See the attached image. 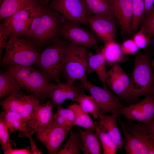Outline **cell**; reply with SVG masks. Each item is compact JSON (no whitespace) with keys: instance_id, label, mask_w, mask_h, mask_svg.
Segmentation results:
<instances>
[{"instance_id":"74e56055","label":"cell","mask_w":154,"mask_h":154,"mask_svg":"<svg viewBox=\"0 0 154 154\" xmlns=\"http://www.w3.org/2000/svg\"><path fill=\"white\" fill-rule=\"evenodd\" d=\"M11 32L9 28L6 25L2 23L0 24V58L1 56L3 50L10 38Z\"/></svg>"},{"instance_id":"8992f818","label":"cell","mask_w":154,"mask_h":154,"mask_svg":"<svg viewBox=\"0 0 154 154\" xmlns=\"http://www.w3.org/2000/svg\"><path fill=\"white\" fill-rule=\"evenodd\" d=\"M87 48L76 45L67 41L65 43V59L63 71L67 83L86 79L85 73L89 53Z\"/></svg>"},{"instance_id":"2e32d148","label":"cell","mask_w":154,"mask_h":154,"mask_svg":"<svg viewBox=\"0 0 154 154\" xmlns=\"http://www.w3.org/2000/svg\"><path fill=\"white\" fill-rule=\"evenodd\" d=\"M110 3L115 19L121 27V35L128 37L133 33V0H110Z\"/></svg>"},{"instance_id":"8d00e7d4","label":"cell","mask_w":154,"mask_h":154,"mask_svg":"<svg viewBox=\"0 0 154 154\" xmlns=\"http://www.w3.org/2000/svg\"><path fill=\"white\" fill-rule=\"evenodd\" d=\"M152 38L154 36V5L144 14L141 21Z\"/></svg>"},{"instance_id":"8fae6325","label":"cell","mask_w":154,"mask_h":154,"mask_svg":"<svg viewBox=\"0 0 154 154\" xmlns=\"http://www.w3.org/2000/svg\"><path fill=\"white\" fill-rule=\"evenodd\" d=\"M106 84L120 100L129 102L133 101L130 86L128 74L117 63L106 72Z\"/></svg>"},{"instance_id":"9a60e30c","label":"cell","mask_w":154,"mask_h":154,"mask_svg":"<svg viewBox=\"0 0 154 154\" xmlns=\"http://www.w3.org/2000/svg\"><path fill=\"white\" fill-rule=\"evenodd\" d=\"M86 21L89 28L104 43L115 40L117 31L114 18L105 15H96L86 16Z\"/></svg>"},{"instance_id":"52a82bcc","label":"cell","mask_w":154,"mask_h":154,"mask_svg":"<svg viewBox=\"0 0 154 154\" xmlns=\"http://www.w3.org/2000/svg\"><path fill=\"white\" fill-rule=\"evenodd\" d=\"M40 100L35 94H27L20 90L1 101L0 106L3 110L18 114L25 123L31 118L35 109L40 104Z\"/></svg>"},{"instance_id":"d6986e66","label":"cell","mask_w":154,"mask_h":154,"mask_svg":"<svg viewBox=\"0 0 154 154\" xmlns=\"http://www.w3.org/2000/svg\"><path fill=\"white\" fill-rule=\"evenodd\" d=\"M117 113L111 115L99 113L98 118L106 131L113 141L117 149H121L123 145V135L117 124V120L120 116Z\"/></svg>"},{"instance_id":"277c9868","label":"cell","mask_w":154,"mask_h":154,"mask_svg":"<svg viewBox=\"0 0 154 154\" xmlns=\"http://www.w3.org/2000/svg\"><path fill=\"white\" fill-rule=\"evenodd\" d=\"M37 47L25 37H10L0 63L4 66L13 64L31 66L36 64L40 53Z\"/></svg>"},{"instance_id":"4fadbf2b","label":"cell","mask_w":154,"mask_h":154,"mask_svg":"<svg viewBox=\"0 0 154 154\" xmlns=\"http://www.w3.org/2000/svg\"><path fill=\"white\" fill-rule=\"evenodd\" d=\"M54 107L49 101L42 105L39 104L35 109L31 119L24 123L23 131L21 133L23 135L30 139L32 138V135L50 127L53 121Z\"/></svg>"},{"instance_id":"4316f807","label":"cell","mask_w":154,"mask_h":154,"mask_svg":"<svg viewBox=\"0 0 154 154\" xmlns=\"http://www.w3.org/2000/svg\"><path fill=\"white\" fill-rule=\"evenodd\" d=\"M21 87L12 75L8 71L0 72V98L7 97L20 90Z\"/></svg>"},{"instance_id":"f1b7e54d","label":"cell","mask_w":154,"mask_h":154,"mask_svg":"<svg viewBox=\"0 0 154 154\" xmlns=\"http://www.w3.org/2000/svg\"><path fill=\"white\" fill-rule=\"evenodd\" d=\"M125 127L130 133L138 138L148 148L149 154H154V140L151 138L147 133L138 122L129 123L124 121Z\"/></svg>"},{"instance_id":"d590c367","label":"cell","mask_w":154,"mask_h":154,"mask_svg":"<svg viewBox=\"0 0 154 154\" xmlns=\"http://www.w3.org/2000/svg\"><path fill=\"white\" fill-rule=\"evenodd\" d=\"M9 133L7 125L0 119V143L5 154L12 148L9 141Z\"/></svg>"},{"instance_id":"9c48e42d","label":"cell","mask_w":154,"mask_h":154,"mask_svg":"<svg viewBox=\"0 0 154 154\" xmlns=\"http://www.w3.org/2000/svg\"><path fill=\"white\" fill-rule=\"evenodd\" d=\"M66 19L61 28V37L76 45L97 50L100 40L94 33Z\"/></svg>"},{"instance_id":"603a6c76","label":"cell","mask_w":154,"mask_h":154,"mask_svg":"<svg viewBox=\"0 0 154 154\" xmlns=\"http://www.w3.org/2000/svg\"><path fill=\"white\" fill-rule=\"evenodd\" d=\"M82 142L84 154H102V146L99 136L96 132L83 131L78 128Z\"/></svg>"},{"instance_id":"f6af8a7d","label":"cell","mask_w":154,"mask_h":154,"mask_svg":"<svg viewBox=\"0 0 154 154\" xmlns=\"http://www.w3.org/2000/svg\"><path fill=\"white\" fill-rule=\"evenodd\" d=\"M43 0L46 3H48L50 1H51V0Z\"/></svg>"},{"instance_id":"5bb4252c","label":"cell","mask_w":154,"mask_h":154,"mask_svg":"<svg viewBox=\"0 0 154 154\" xmlns=\"http://www.w3.org/2000/svg\"><path fill=\"white\" fill-rule=\"evenodd\" d=\"M130 122L137 121L141 124H147L154 117V99L149 96L139 102L127 106H124L118 112Z\"/></svg>"},{"instance_id":"44dd1931","label":"cell","mask_w":154,"mask_h":154,"mask_svg":"<svg viewBox=\"0 0 154 154\" xmlns=\"http://www.w3.org/2000/svg\"><path fill=\"white\" fill-rule=\"evenodd\" d=\"M123 138L124 149L127 154H149L148 148L126 129L123 121L119 120Z\"/></svg>"},{"instance_id":"7a4b0ae2","label":"cell","mask_w":154,"mask_h":154,"mask_svg":"<svg viewBox=\"0 0 154 154\" xmlns=\"http://www.w3.org/2000/svg\"><path fill=\"white\" fill-rule=\"evenodd\" d=\"M130 84L133 101L142 96L154 99V72L148 51H138L135 54Z\"/></svg>"},{"instance_id":"5b68a950","label":"cell","mask_w":154,"mask_h":154,"mask_svg":"<svg viewBox=\"0 0 154 154\" xmlns=\"http://www.w3.org/2000/svg\"><path fill=\"white\" fill-rule=\"evenodd\" d=\"M65 41L60 38L48 45L39 53L36 65L49 82H60L59 76L64 68Z\"/></svg>"},{"instance_id":"e575fe53","label":"cell","mask_w":154,"mask_h":154,"mask_svg":"<svg viewBox=\"0 0 154 154\" xmlns=\"http://www.w3.org/2000/svg\"><path fill=\"white\" fill-rule=\"evenodd\" d=\"M151 38L146 28L142 26L135 33L132 39L139 49H145L151 44Z\"/></svg>"},{"instance_id":"f546056e","label":"cell","mask_w":154,"mask_h":154,"mask_svg":"<svg viewBox=\"0 0 154 154\" xmlns=\"http://www.w3.org/2000/svg\"><path fill=\"white\" fill-rule=\"evenodd\" d=\"M0 119L7 126L10 133L23 130L24 122L21 116L17 113L8 110H3L1 112Z\"/></svg>"},{"instance_id":"3957f363","label":"cell","mask_w":154,"mask_h":154,"mask_svg":"<svg viewBox=\"0 0 154 154\" xmlns=\"http://www.w3.org/2000/svg\"><path fill=\"white\" fill-rule=\"evenodd\" d=\"M7 66L21 88L33 93L42 102L49 97L53 84L47 80L40 70L30 66L13 64Z\"/></svg>"},{"instance_id":"d6a6232c","label":"cell","mask_w":154,"mask_h":154,"mask_svg":"<svg viewBox=\"0 0 154 154\" xmlns=\"http://www.w3.org/2000/svg\"><path fill=\"white\" fill-rule=\"evenodd\" d=\"M78 103L81 109L86 113H90L95 119L98 118L99 110L97 103L91 96L85 94L80 98Z\"/></svg>"},{"instance_id":"ee69618b","label":"cell","mask_w":154,"mask_h":154,"mask_svg":"<svg viewBox=\"0 0 154 154\" xmlns=\"http://www.w3.org/2000/svg\"><path fill=\"white\" fill-rule=\"evenodd\" d=\"M151 44L154 46V37L151 39Z\"/></svg>"},{"instance_id":"cb8c5ba5","label":"cell","mask_w":154,"mask_h":154,"mask_svg":"<svg viewBox=\"0 0 154 154\" xmlns=\"http://www.w3.org/2000/svg\"><path fill=\"white\" fill-rule=\"evenodd\" d=\"M86 16L100 15L115 19L111 9L110 0H83Z\"/></svg>"},{"instance_id":"ba28073f","label":"cell","mask_w":154,"mask_h":154,"mask_svg":"<svg viewBox=\"0 0 154 154\" xmlns=\"http://www.w3.org/2000/svg\"><path fill=\"white\" fill-rule=\"evenodd\" d=\"M80 81L79 86L90 92L98 105L99 113L118 114L119 110L124 106L117 96L107 88L96 86L87 79Z\"/></svg>"},{"instance_id":"ab89813d","label":"cell","mask_w":154,"mask_h":154,"mask_svg":"<svg viewBox=\"0 0 154 154\" xmlns=\"http://www.w3.org/2000/svg\"><path fill=\"white\" fill-rule=\"evenodd\" d=\"M139 123L149 136L154 140V117L150 122L148 124H143Z\"/></svg>"},{"instance_id":"4dcf8cb0","label":"cell","mask_w":154,"mask_h":154,"mask_svg":"<svg viewBox=\"0 0 154 154\" xmlns=\"http://www.w3.org/2000/svg\"><path fill=\"white\" fill-rule=\"evenodd\" d=\"M83 145L81 137L71 130L68 139L59 149L58 154H80Z\"/></svg>"},{"instance_id":"b9f144b4","label":"cell","mask_w":154,"mask_h":154,"mask_svg":"<svg viewBox=\"0 0 154 154\" xmlns=\"http://www.w3.org/2000/svg\"><path fill=\"white\" fill-rule=\"evenodd\" d=\"M154 0H144L145 13L153 5Z\"/></svg>"},{"instance_id":"30bf717a","label":"cell","mask_w":154,"mask_h":154,"mask_svg":"<svg viewBox=\"0 0 154 154\" xmlns=\"http://www.w3.org/2000/svg\"><path fill=\"white\" fill-rule=\"evenodd\" d=\"M43 6L38 1L21 9L4 19L3 23L11 31L10 37L24 36L31 21Z\"/></svg>"},{"instance_id":"484cf974","label":"cell","mask_w":154,"mask_h":154,"mask_svg":"<svg viewBox=\"0 0 154 154\" xmlns=\"http://www.w3.org/2000/svg\"><path fill=\"white\" fill-rule=\"evenodd\" d=\"M56 112L53 114L52 124L59 125L71 130L75 125V115L73 110L68 107L62 108L61 105L57 106Z\"/></svg>"},{"instance_id":"60d3db41","label":"cell","mask_w":154,"mask_h":154,"mask_svg":"<svg viewBox=\"0 0 154 154\" xmlns=\"http://www.w3.org/2000/svg\"><path fill=\"white\" fill-rule=\"evenodd\" d=\"M29 147L23 149H13L9 150L6 154H32Z\"/></svg>"},{"instance_id":"7402d4cb","label":"cell","mask_w":154,"mask_h":154,"mask_svg":"<svg viewBox=\"0 0 154 154\" xmlns=\"http://www.w3.org/2000/svg\"><path fill=\"white\" fill-rule=\"evenodd\" d=\"M101 51L104 56L106 64L108 66L125 61L127 59L122 50L121 45L115 40L104 43Z\"/></svg>"},{"instance_id":"7c38bea8","label":"cell","mask_w":154,"mask_h":154,"mask_svg":"<svg viewBox=\"0 0 154 154\" xmlns=\"http://www.w3.org/2000/svg\"><path fill=\"white\" fill-rule=\"evenodd\" d=\"M48 7L67 20L89 27L83 0H51Z\"/></svg>"},{"instance_id":"e0dca14e","label":"cell","mask_w":154,"mask_h":154,"mask_svg":"<svg viewBox=\"0 0 154 154\" xmlns=\"http://www.w3.org/2000/svg\"><path fill=\"white\" fill-rule=\"evenodd\" d=\"M70 130L52 124L48 128L36 133L37 139L45 146L48 153L56 154Z\"/></svg>"},{"instance_id":"6da1fadb","label":"cell","mask_w":154,"mask_h":154,"mask_svg":"<svg viewBox=\"0 0 154 154\" xmlns=\"http://www.w3.org/2000/svg\"><path fill=\"white\" fill-rule=\"evenodd\" d=\"M65 19L48 6L43 5L31 21L24 37L37 47L54 43L61 38L60 31Z\"/></svg>"},{"instance_id":"ac0fdd59","label":"cell","mask_w":154,"mask_h":154,"mask_svg":"<svg viewBox=\"0 0 154 154\" xmlns=\"http://www.w3.org/2000/svg\"><path fill=\"white\" fill-rule=\"evenodd\" d=\"M85 94L84 89L79 86L60 82L56 84H53L49 97L52 104L55 106L61 105L67 99L78 103L80 98Z\"/></svg>"},{"instance_id":"d4e9b609","label":"cell","mask_w":154,"mask_h":154,"mask_svg":"<svg viewBox=\"0 0 154 154\" xmlns=\"http://www.w3.org/2000/svg\"><path fill=\"white\" fill-rule=\"evenodd\" d=\"M37 2V0H3L0 4V19L8 18L21 9Z\"/></svg>"},{"instance_id":"f35d334b","label":"cell","mask_w":154,"mask_h":154,"mask_svg":"<svg viewBox=\"0 0 154 154\" xmlns=\"http://www.w3.org/2000/svg\"><path fill=\"white\" fill-rule=\"evenodd\" d=\"M121 47L123 52L125 55H134L139 49L132 38L123 41Z\"/></svg>"},{"instance_id":"1f68e13d","label":"cell","mask_w":154,"mask_h":154,"mask_svg":"<svg viewBox=\"0 0 154 154\" xmlns=\"http://www.w3.org/2000/svg\"><path fill=\"white\" fill-rule=\"evenodd\" d=\"M96 132L98 134L103 150V154H114L117 147L110 137L107 133L100 120L98 121Z\"/></svg>"},{"instance_id":"bcb514c9","label":"cell","mask_w":154,"mask_h":154,"mask_svg":"<svg viewBox=\"0 0 154 154\" xmlns=\"http://www.w3.org/2000/svg\"><path fill=\"white\" fill-rule=\"evenodd\" d=\"M3 1V0H0V4L2 3Z\"/></svg>"},{"instance_id":"83f0119b","label":"cell","mask_w":154,"mask_h":154,"mask_svg":"<svg viewBox=\"0 0 154 154\" xmlns=\"http://www.w3.org/2000/svg\"><path fill=\"white\" fill-rule=\"evenodd\" d=\"M74 111L75 118V125L86 130L96 131L98 121H93L88 114L84 112L79 104L74 103L68 106Z\"/></svg>"},{"instance_id":"ffe728a7","label":"cell","mask_w":154,"mask_h":154,"mask_svg":"<svg viewBox=\"0 0 154 154\" xmlns=\"http://www.w3.org/2000/svg\"><path fill=\"white\" fill-rule=\"evenodd\" d=\"M96 54L89 52L87 60L86 71L88 73L95 72L102 82L103 87L107 88L106 82V71L104 56L101 50H96Z\"/></svg>"},{"instance_id":"7bdbcfd3","label":"cell","mask_w":154,"mask_h":154,"mask_svg":"<svg viewBox=\"0 0 154 154\" xmlns=\"http://www.w3.org/2000/svg\"><path fill=\"white\" fill-rule=\"evenodd\" d=\"M151 65L154 72V58L153 60H151Z\"/></svg>"},{"instance_id":"836d02e7","label":"cell","mask_w":154,"mask_h":154,"mask_svg":"<svg viewBox=\"0 0 154 154\" xmlns=\"http://www.w3.org/2000/svg\"><path fill=\"white\" fill-rule=\"evenodd\" d=\"M145 13L144 0H133V15L131 27L137 30L143 18Z\"/></svg>"}]
</instances>
